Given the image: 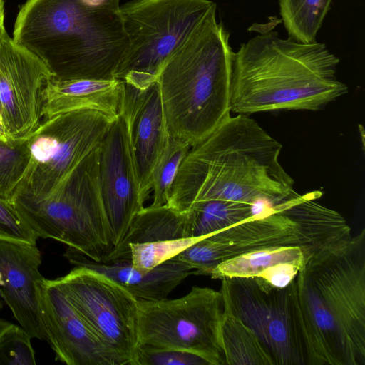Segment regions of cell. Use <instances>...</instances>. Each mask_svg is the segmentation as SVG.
<instances>
[{"instance_id": "cell-6", "label": "cell", "mask_w": 365, "mask_h": 365, "mask_svg": "<svg viewBox=\"0 0 365 365\" xmlns=\"http://www.w3.org/2000/svg\"><path fill=\"white\" fill-rule=\"evenodd\" d=\"M98 147L46 197L12 202L37 238L61 242L102 262L113 247L100 190Z\"/></svg>"}, {"instance_id": "cell-29", "label": "cell", "mask_w": 365, "mask_h": 365, "mask_svg": "<svg viewBox=\"0 0 365 365\" xmlns=\"http://www.w3.org/2000/svg\"><path fill=\"white\" fill-rule=\"evenodd\" d=\"M31 339L21 327L14 324L0 340V364H36Z\"/></svg>"}, {"instance_id": "cell-13", "label": "cell", "mask_w": 365, "mask_h": 365, "mask_svg": "<svg viewBox=\"0 0 365 365\" xmlns=\"http://www.w3.org/2000/svg\"><path fill=\"white\" fill-rule=\"evenodd\" d=\"M98 173L114 249L127 235L145 202L140 192L121 113L113 120L98 147Z\"/></svg>"}, {"instance_id": "cell-35", "label": "cell", "mask_w": 365, "mask_h": 365, "mask_svg": "<svg viewBox=\"0 0 365 365\" xmlns=\"http://www.w3.org/2000/svg\"><path fill=\"white\" fill-rule=\"evenodd\" d=\"M14 325L9 321L0 319V340L4 334Z\"/></svg>"}, {"instance_id": "cell-34", "label": "cell", "mask_w": 365, "mask_h": 365, "mask_svg": "<svg viewBox=\"0 0 365 365\" xmlns=\"http://www.w3.org/2000/svg\"><path fill=\"white\" fill-rule=\"evenodd\" d=\"M6 32L4 26V0H0V40Z\"/></svg>"}, {"instance_id": "cell-5", "label": "cell", "mask_w": 365, "mask_h": 365, "mask_svg": "<svg viewBox=\"0 0 365 365\" xmlns=\"http://www.w3.org/2000/svg\"><path fill=\"white\" fill-rule=\"evenodd\" d=\"M214 3L158 78L169 135L191 147L230 116L233 51Z\"/></svg>"}, {"instance_id": "cell-11", "label": "cell", "mask_w": 365, "mask_h": 365, "mask_svg": "<svg viewBox=\"0 0 365 365\" xmlns=\"http://www.w3.org/2000/svg\"><path fill=\"white\" fill-rule=\"evenodd\" d=\"M49 280L113 353L125 365H135L138 348L135 297L113 279L85 267H75L66 275Z\"/></svg>"}, {"instance_id": "cell-25", "label": "cell", "mask_w": 365, "mask_h": 365, "mask_svg": "<svg viewBox=\"0 0 365 365\" xmlns=\"http://www.w3.org/2000/svg\"><path fill=\"white\" fill-rule=\"evenodd\" d=\"M331 1L279 0L280 15L289 38L302 43L316 42Z\"/></svg>"}, {"instance_id": "cell-3", "label": "cell", "mask_w": 365, "mask_h": 365, "mask_svg": "<svg viewBox=\"0 0 365 365\" xmlns=\"http://www.w3.org/2000/svg\"><path fill=\"white\" fill-rule=\"evenodd\" d=\"M339 63L324 43L262 32L233 52L231 112L320 110L349 91L336 77Z\"/></svg>"}, {"instance_id": "cell-27", "label": "cell", "mask_w": 365, "mask_h": 365, "mask_svg": "<svg viewBox=\"0 0 365 365\" xmlns=\"http://www.w3.org/2000/svg\"><path fill=\"white\" fill-rule=\"evenodd\" d=\"M29 160L28 138L0 135V198L11 201Z\"/></svg>"}, {"instance_id": "cell-28", "label": "cell", "mask_w": 365, "mask_h": 365, "mask_svg": "<svg viewBox=\"0 0 365 365\" xmlns=\"http://www.w3.org/2000/svg\"><path fill=\"white\" fill-rule=\"evenodd\" d=\"M200 237L144 243H131L128 245L130 261L136 269L148 272L158 265L169 260L192 245Z\"/></svg>"}, {"instance_id": "cell-7", "label": "cell", "mask_w": 365, "mask_h": 365, "mask_svg": "<svg viewBox=\"0 0 365 365\" xmlns=\"http://www.w3.org/2000/svg\"><path fill=\"white\" fill-rule=\"evenodd\" d=\"M213 4L210 0H132L120 6L129 46L115 78L138 89L157 82L166 61Z\"/></svg>"}, {"instance_id": "cell-20", "label": "cell", "mask_w": 365, "mask_h": 365, "mask_svg": "<svg viewBox=\"0 0 365 365\" xmlns=\"http://www.w3.org/2000/svg\"><path fill=\"white\" fill-rule=\"evenodd\" d=\"M319 191L297 194L283 205V210L297 225L304 260L312 255L344 247L352 239L351 228L337 211L315 200Z\"/></svg>"}, {"instance_id": "cell-24", "label": "cell", "mask_w": 365, "mask_h": 365, "mask_svg": "<svg viewBox=\"0 0 365 365\" xmlns=\"http://www.w3.org/2000/svg\"><path fill=\"white\" fill-rule=\"evenodd\" d=\"M187 211L192 237H205L253 218L252 205L225 200L196 202Z\"/></svg>"}, {"instance_id": "cell-21", "label": "cell", "mask_w": 365, "mask_h": 365, "mask_svg": "<svg viewBox=\"0 0 365 365\" xmlns=\"http://www.w3.org/2000/svg\"><path fill=\"white\" fill-rule=\"evenodd\" d=\"M192 237L189 212L168 205L143 207L137 213L124 239L102 262L128 259L131 243Z\"/></svg>"}, {"instance_id": "cell-15", "label": "cell", "mask_w": 365, "mask_h": 365, "mask_svg": "<svg viewBox=\"0 0 365 365\" xmlns=\"http://www.w3.org/2000/svg\"><path fill=\"white\" fill-rule=\"evenodd\" d=\"M36 245L0 240V295L31 338L46 340L41 312L46 279Z\"/></svg>"}, {"instance_id": "cell-31", "label": "cell", "mask_w": 365, "mask_h": 365, "mask_svg": "<svg viewBox=\"0 0 365 365\" xmlns=\"http://www.w3.org/2000/svg\"><path fill=\"white\" fill-rule=\"evenodd\" d=\"M0 240L36 245L37 237L11 201L0 198Z\"/></svg>"}, {"instance_id": "cell-23", "label": "cell", "mask_w": 365, "mask_h": 365, "mask_svg": "<svg viewBox=\"0 0 365 365\" xmlns=\"http://www.w3.org/2000/svg\"><path fill=\"white\" fill-rule=\"evenodd\" d=\"M283 262L303 264L304 257L302 248L299 246H279L245 253L222 262L210 276L215 279L258 277L264 270Z\"/></svg>"}, {"instance_id": "cell-2", "label": "cell", "mask_w": 365, "mask_h": 365, "mask_svg": "<svg viewBox=\"0 0 365 365\" xmlns=\"http://www.w3.org/2000/svg\"><path fill=\"white\" fill-rule=\"evenodd\" d=\"M307 365H365V230L296 277Z\"/></svg>"}, {"instance_id": "cell-36", "label": "cell", "mask_w": 365, "mask_h": 365, "mask_svg": "<svg viewBox=\"0 0 365 365\" xmlns=\"http://www.w3.org/2000/svg\"><path fill=\"white\" fill-rule=\"evenodd\" d=\"M0 282H1V275H0ZM1 295H0V309H1V308H2V307H3V304H2V302H1Z\"/></svg>"}, {"instance_id": "cell-26", "label": "cell", "mask_w": 365, "mask_h": 365, "mask_svg": "<svg viewBox=\"0 0 365 365\" xmlns=\"http://www.w3.org/2000/svg\"><path fill=\"white\" fill-rule=\"evenodd\" d=\"M190 148L188 143L168 135L152 173L153 202L149 206L155 207L166 204L178 168Z\"/></svg>"}, {"instance_id": "cell-22", "label": "cell", "mask_w": 365, "mask_h": 365, "mask_svg": "<svg viewBox=\"0 0 365 365\" xmlns=\"http://www.w3.org/2000/svg\"><path fill=\"white\" fill-rule=\"evenodd\" d=\"M220 341L225 365H274L255 334L240 319L224 309Z\"/></svg>"}, {"instance_id": "cell-4", "label": "cell", "mask_w": 365, "mask_h": 365, "mask_svg": "<svg viewBox=\"0 0 365 365\" xmlns=\"http://www.w3.org/2000/svg\"><path fill=\"white\" fill-rule=\"evenodd\" d=\"M12 39L58 81L113 79L129 46L119 11L89 9L78 0H26Z\"/></svg>"}, {"instance_id": "cell-1", "label": "cell", "mask_w": 365, "mask_h": 365, "mask_svg": "<svg viewBox=\"0 0 365 365\" xmlns=\"http://www.w3.org/2000/svg\"><path fill=\"white\" fill-rule=\"evenodd\" d=\"M282 144L247 115H231L190 148L173 182L166 205L186 211L195 202L225 200L277 207L297 192L279 163Z\"/></svg>"}, {"instance_id": "cell-14", "label": "cell", "mask_w": 365, "mask_h": 365, "mask_svg": "<svg viewBox=\"0 0 365 365\" xmlns=\"http://www.w3.org/2000/svg\"><path fill=\"white\" fill-rule=\"evenodd\" d=\"M41 312L56 360L68 365H125L97 336L63 292L46 279Z\"/></svg>"}, {"instance_id": "cell-17", "label": "cell", "mask_w": 365, "mask_h": 365, "mask_svg": "<svg viewBox=\"0 0 365 365\" xmlns=\"http://www.w3.org/2000/svg\"><path fill=\"white\" fill-rule=\"evenodd\" d=\"M75 267H85L101 272L124 287L138 300L158 301L168 295L195 270L188 264L170 259L148 272L140 271L130 260H92L68 247L64 254Z\"/></svg>"}, {"instance_id": "cell-30", "label": "cell", "mask_w": 365, "mask_h": 365, "mask_svg": "<svg viewBox=\"0 0 365 365\" xmlns=\"http://www.w3.org/2000/svg\"><path fill=\"white\" fill-rule=\"evenodd\" d=\"M135 365H211L205 357L186 351L138 346Z\"/></svg>"}, {"instance_id": "cell-8", "label": "cell", "mask_w": 365, "mask_h": 365, "mask_svg": "<svg viewBox=\"0 0 365 365\" xmlns=\"http://www.w3.org/2000/svg\"><path fill=\"white\" fill-rule=\"evenodd\" d=\"M115 118L81 110L45 119L28 137L29 160L11 201L34 202L51 193L100 145Z\"/></svg>"}, {"instance_id": "cell-32", "label": "cell", "mask_w": 365, "mask_h": 365, "mask_svg": "<svg viewBox=\"0 0 365 365\" xmlns=\"http://www.w3.org/2000/svg\"><path fill=\"white\" fill-rule=\"evenodd\" d=\"M303 264L283 262L264 270L259 276L272 286L283 288L288 286L297 277Z\"/></svg>"}, {"instance_id": "cell-10", "label": "cell", "mask_w": 365, "mask_h": 365, "mask_svg": "<svg viewBox=\"0 0 365 365\" xmlns=\"http://www.w3.org/2000/svg\"><path fill=\"white\" fill-rule=\"evenodd\" d=\"M220 291L193 286L174 299L138 300V346L192 352L225 365L220 341Z\"/></svg>"}, {"instance_id": "cell-12", "label": "cell", "mask_w": 365, "mask_h": 365, "mask_svg": "<svg viewBox=\"0 0 365 365\" xmlns=\"http://www.w3.org/2000/svg\"><path fill=\"white\" fill-rule=\"evenodd\" d=\"M48 67L6 32L0 40V135L26 138L41 123Z\"/></svg>"}, {"instance_id": "cell-9", "label": "cell", "mask_w": 365, "mask_h": 365, "mask_svg": "<svg viewBox=\"0 0 365 365\" xmlns=\"http://www.w3.org/2000/svg\"><path fill=\"white\" fill-rule=\"evenodd\" d=\"M220 280L224 309L255 334L274 365H307L296 277L283 288L261 277Z\"/></svg>"}, {"instance_id": "cell-33", "label": "cell", "mask_w": 365, "mask_h": 365, "mask_svg": "<svg viewBox=\"0 0 365 365\" xmlns=\"http://www.w3.org/2000/svg\"><path fill=\"white\" fill-rule=\"evenodd\" d=\"M84 7L92 10L117 11L120 0H78Z\"/></svg>"}, {"instance_id": "cell-18", "label": "cell", "mask_w": 365, "mask_h": 365, "mask_svg": "<svg viewBox=\"0 0 365 365\" xmlns=\"http://www.w3.org/2000/svg\"><path fill=\"white\" fill-rule=\"evenodd\" d=\"M284 202L265 217L250 218L206 236L220 263L260 249L300 247L298 225L284 211Z\"/></svg>"}, {"instance_id": "cell-19", "label": "cell", "mask_w": 365, "mask_h": 365, "mask_svg": "<svg viewBox=\"0 0 365 365\" xmlns=\"http://www.w3.org/2000/svg\"><path fill=\"white\" fill-rule=\"evenodd\" d=\"M124 82L117 79L51 80L43 93L42 116L91 110L112 118L122 110Z\"/></svg>"}, {"instance_id": "cell-16", "label": "cell", "mask_w": 365, "mask_h": 365, "mask_svg": "<svg viewBox=\"0 0 365 365\" xmlns=\"http://www.w3.org/2000/svg\"><path fill=\"white\" fill-rule=\"evenodd\" d=\"M120 113L140 192L145 202L151 192L152 173L168 138L158 82L144 89L124 83Z\"/></svg>"}]
</instances>
